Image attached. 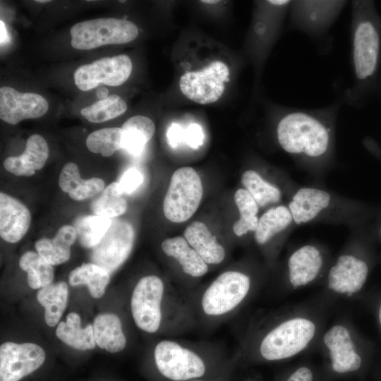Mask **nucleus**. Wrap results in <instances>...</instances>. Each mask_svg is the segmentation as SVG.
<instances>
[{"label":"nucleus","mask_w":381,"mask_h":381,"mask_svg":"<svg viewBox=\"0 0 381 381\" xmlns=\"http://www.w3.org/2000/svg\"><path fill=\"white\" fill-rule=\"evenodd\" d=\"M130 309L136 327L149 334L158 332L166 322L172 334H176L196 321L187 293L169 291L162 279L155 274L138 281L131 295Z\"/></svg>","instance_id":"f03ea898"},{"label":"nucleus","mask_w":381,"mask_h":381,"mask_svg":"<svg viewBox=\"0 0 381 381\" xmlns=\"http://www.w3.org/2000/svg\"><path fill=\"white\" fill-rule=\"evenodd\" d=\"M0 34H1L0 35L1 44H2L8 41L6 26H5L4 23L2 20L0 21Z\"/></svg>","instance_id":"a19ab883"},{"label":"nucleus","mask_w":381,"mask_h":381,"mask_svg":"<svg viewBox=\"0 0 381 381\" xmlns=\"http://www.w3.org/2000/svg\"><path fill=\"white\" fill-rule=\"evenodd\" d=\"M121 128L122 148L134 155H138L143 152L155 131L154 122L142 115L129 118Z\"/></svg>","instance_id":"a878e982"},{"label":"nucleus","mask_w":381,"mask_h":381,"mask_svg":"<svg viewBox=\"0 0 381 381\" xmlns=\"http://www.w3.org/2000/svg\"><path fill=\"white\" fill-rule=\"evenodd\" d=\"M31 215L28 207L16 198L0 193V235L8 243L21 240L30 228Z\"/></svg>","instance_id":"2eb2a0df"},{"label":"nucleus","mask_w":381,"mask_h":381,"mask_svg":"<svg viewBox=\"0 0 381 381\" xmlns=\"http://www.w3.org/2000/svg\"><path fill=\"white\" fill-rule=\"evenodd\" d=\"M202 3H206V4H216V3H219V1H202Z\"/></svg>","instance_id":"37998d69"},{"label":"nucleus","mask_w":381,"mask_h":381,"mask_svg":"<svg viewBox=\"0 0 381 381\" xmlns=\"http://www.w3.org/2000/svg\"><path fill=\"white\" fill-rule=\"evenodd\" d=\"M59 186L74 200L90 198L104 188V181L97 177L82 179L78 167L73 162L66 163L59 176Z\"/></svg>","instance_id":"4be33fe9"},{"label":"nucleus","mask_w":381,"mask_h":381,"mask_svg":"<svg viewBox=\"0 0 381 381\" xmlns=\"http://www.w3.org/2000/svg\"><path fill=\"white\" fill-rule=\"evenodd\" d=\"M241 182L259 207H265L277 203L282 198L280 190L265 181L254 170L246 171L241 176Z\"/></svg>","instance_id":"72a5a7b5"},{"label":"nucleus","mask_w":381,"mask_h":381,"mask_svg":"<svg viewBox=\"0 0 381 381\" xmlns=\"http://www.w3.org/2000/svg\"><path fill=\"white\" fill-rule=\"evenodd\" d=\"M121 128H105L91 133L86 138L87 149L103 157H109L122 148Z\"/></svg>","instance_id":"c9c22d12"},{"label":"nucleus","mask_w":381,"mask_h":381,"mask_svg":"<svg viewBox=\"0 0 381 381\" xmlns=\"http://www.w3.org/2000/svg\"><path fill=\"white\" fill-rule=\"evenodd\" d=\"M368 267L365 261L351 255L339 257L337 264L329 272L328 283L348 281L360 291L366 281Z\"/></svg>","instance_id":"cd10ccee"},{"label":"nucleus","mask_w":381,"mask_h":381,"mask_svg":"<svg viewBox=\"0 0 381 381\" xmlns=\"http://www.w3.org/2000/svg\"><path fill=\"white\" fill-rule=\"evenodd\" d=\"M20 268L27 272V282L30 288L40 289L50 284L54 278L53 266L44 260L37 252H25L20 258Z\"/></svg>","instance_id":"c756f323"},{"label":"nucleus","mask_w":381,"mask_h":381,"mask_svg":"<svg viewBox=\"0 0 381 381\" xmlns=\"http://www.w3.org/2000/svg\"><path fill=\"white\" fill-rule=\"evenodd\" d=\"M161 248L166 255L178 262L185 274L199 278L208 272V265L185 238L175 236L167 238L162 243Z\"/></svg>","instance_id":"a211bd4d"},{"label":"nucleus","mask_w":381,"mask_h":381,"mask_svg":"<svg viewBox=\"0 0 381 381\" xmlns=\"http://www.w3.org/2000/svg\"><path fill=\"white\" fill-rule=\"evenodd\" d=\"M43 348L32 342L6 341L0 346V381H20L44 363Z\"/></svg>","instance_id":"ddd939ff"},{"label":"nucleus","mask_w":381,"mask_h":381,"mask_svg":"<svg viewBox=\"0 0 381 381\" xmlns=\"http://www.w3.org/2000/svg\"><path fill=\"white\" fill-rule=\"evenodd\" d=\"M38 303L44 308V321L49 327H55L66 308L68 286L65 282L52 283L38 290Z\"/></svg>","instance_id":"393cba45"},{"label":"nucleus","mask_w":381,"mask_h":381,"mask_svg":"<svg viewBox=\"0 0 381 381\" xmlns=\"http://www.w3.org/2000/svg\"><path fill=\"white\" fill-rule=\"evenodd\" d=\"M123 194L119 183H111L92 202V211L95 215L109 219L123 214L128 207Z\"/></svg>","instance_id":"2f4dec72"},{"label":"nucleus","mask_w":381,"mask_h":381,"mask_svg":"<svg viewBox=\"0 0 381 381\" xmlns=\"http://www.w3.org/2000/svg\"><path fill=\"white\" fill-rule=\"evenodd\" d=\"M36 1L37 3H47V2H49L50 1L49 0H37Z\"/></svg>","instance_id":"a18cd8bd"},{"label":"nucleus","mask_w":381,"mask_h":381,"mask_svg":"<svg viewBox=\"0 0 381 381\" xmlns=\"http://www.w3.org/2000/svg\"><path fill=\"white\" fill-rule=\"evenodd\" d=\"M190 381H207V380H202V379H198V380H190Z\"/></svg>","instance_id":"de8ad7c7"},{"label":"nucleus","mask_w":381,"mask_h":381,"mask_svg":"<svg viewBox=\"0 0 381 381\" xmlns=\"http://www.w3.org/2000/svg\"><path fill=\"white\" fill-rule=\"evenodd\" d=\"M77 238L73 226H62L53 238L38 239L35 247L37 253L48 263L59 265L67 262L71 257V246Z\"/></svg>","instance_id":"5701e85b"},{"label":"nucleus","mask_w":381,"mask_h":381,"mask_svg":"<svg viewBox=\"0 0 381 381\" xmlns=\"http://www.w3.org/2000/svg\"><path fill=\"white\" fill-rule=\"evenodd\" d=\"M250 289V279L236 270L218 275L202 291L190 297L196 320L217 322L231 316Z\"/></svg>","instance_id":"20e7f679"},{"label":"nucleus","mask_w":381,"mask_h":381,"mask_svg":"<svg viewBox=\"0 0 381 381\" xmlns=\"http://www.w3.org/2000/svg\"><path fill=\"white\" fill-rule=\"evenodd\" d=\"M49 154L45 139L39 134L30 135L24 152L19 156L8 157L4 162L5 169L18 176H31L45 164Z\"/></svg>","instance_id":"dca6fc26"},{"label":"nucleus","mask_w":381,"mask_h":381,"mask_svg":"<svg viewBox=\"0 0 381 381\" xmlns=\"http://www.w3.org/2000/svg\"><path fill=\"white\" fill-rule=\"evenodd\" d=\"M48 109L47 100L39 94L20 92L8 86L0 88V118L9 124L41 117Z\"/></svg>","instance_id":"4468645a"},{"label":"nucleus","mask_w":381,"mask_h":381,"mask_svg":"<svg viewBox=\"0 0 381 381\" xmlns=\"http://www.w3.org/2000/svg\"><path fill=\"white\" fill-rule=\"evenodd\" d=\"M112 219L98 215H85L75 219L73 227L82 246L92 248L102 239Z\"/></svg>","instance_id":"7c9ffc66"},{"label":"nucleus","mask_w":381,"mask_h":381,"mask_svg":"<svg viewBox=\"0 0 381 381\" xmlns=\"http://www.w3.org/2000/svg\"><path fill=\"white\" fill-rule=\"evenodd\" d=\"M343 102L344 95L320 109H281L276 125L279 147L296 157L313 160L325 157L332 147L334 123Z\"/></svg>","instance_id":"7ed1b4c3"},{"label":"nucleus","mask_w":381,"mask_h":381,"mask_svg":"<svg viewBox=\"0 0 381 381\" xmlns=\"http://www.w3.org/2000/svg\"><path fill=\"white\" fill-rule=\"evenodd\" d=\"M377 231H378V233H379V236H380V237L381 238V220H380V222L379 224Z\"/></svg>","instance_id":"c03bdc74"},{"label":"nucleus","mask_w":381,"mask_h":381,"mask_svg":"<svg viewBox=\"0 0 381 381\" xmlns=\"http://www.w3.org/2000/svg\"><path fill=\"white\" fill-rule=\"evenodd\" d=\"M169 145L172 148H176L185 143L184 128L176 123H173L167 131Z\"/></svg>","instance_id":"58836bf2"},{"label":"nucleus","mask_w":381,"mask_h":381,"mask_svg":"<svg viewBox=\"0 0 381 381\" xmlns=\"http://www.w3.org/2000/svg\"><path fill=\"white\" fill-rule=\"evenodd\" d=\"M312 380L311 370L306 367H301L296 370L287 381H312Z\"/></svg>","instance_id":"ea45409f"},{"label":"nucleus","mask_w":381,"mask_h":381,"mask_svg":"<svg viewBox=\"0 0 381 381\" xmlns=\"http://www.w3.org/2000/svg\"><path fill=\"white\" fill-rule=\"evenodd\" d=\"M109 281L110 274L92 262L83 263L71 270L68 275L71 286L86 285L90 295L95 298L103 296Z\"/></svg>","instance_id":"bb28decb"},{"label":"nucleus","mask_w":381,"mask_h":381,"mask_svg":"<svg viewBox=\"0 0 381 381\" xmlns=\"http://www.w3.org/2000/svg\"><path fill=\"white\" fill-rule=\"evenodd\" d=\"M143 179V175L138 169L130 168L124 172L119 183L123 193L130 194L139 188Z\"/></svg>","instance_id":"e433bc0d"},{"label":"nucleus","mask_w":381,"mask_h":381,"mask_svg":"<svg viewBox=\"0 0 381 381\" xmlns=\"http://www.w3.org/2000/svg\"><path fill=\"white\" fill-rule=\"evenodd\" d=\"M315 326L305 318L286 320L271 329L262 339L259 351L267 361L291 357L306 348L315 334Z\"/></svg>","instance_id":"1a4fd4ad"},{"label":"nucleus","mask_w":381,"mask_h":381,"mask_svg":"<svg viewBox=\"0 0 381 381\" xmlns=\"http://www.w3.org/2000/svg\"><path fill=\"white\" fill-rule=\"evenodd\" d=\"M184 238L207 265H218L224 260V247L204 223L192 222L186 227Z\"/></svg>","instance_id":"412c9836"},{"label":"nucleus","mask_w":381,"mask_h":381,"mask_svg":"<svg viewBox=\"0 0 381 381\" xmlns=\"http://www.w3.org/2000/svg\"><path fill=\"white\" fill-rule=\"evenodd\" d=\"M379 320H380V325H381V306H380V310H379Z\"/></svg>","instance_id":"49530a36"},{"label":"nucleus","mask_w":381,"mask_h":381,"mask_svg":"<svg viewBox=\"0 0 381 381\" xmlns=\"http://www.w3.org/2000/svg\"><path fill=\"white\" fill-rule=\"evenodd\" d=\"M126 109V102L119 95L113 94L83 108L80 114L90 122L101 123L119 116Z\"/></svg>","instance_id":"f704fd0d"},{"label":"nucleus","mask_w":381,"mask_h":381,"mask_svg":"<svg viewBox=\"0 0 381 381\" xmlns=\"http://www.w3.org/2000/svg\"><path fill=\"white\" fill-rule=\"evenodd\" d=\"M214 350L204 344L165 339L155 344L153 357L164 377L171 381H190L207 374L209 358Z\"/></svg>","instance_id":"39448f33"},{"label":"nucleus","mask_w":381,"mask_h":381,"mask_svg":"<svg viewBox=\"0 0 381 381\" xmlns=\"http://www.w3.org/2000/svg\"><path fill=\"white\" fill-rule=\"evenodd\" d=\"M348 4L343 0H294L291 1L289 27L320 42L329 32Z\"/></svg>","instance_id":"423d86ee"},{"label":"nucleus","mask_w":381,"mask_h":381,"mask_svg":"<svg viewBox=\"0 0 381 381\" xmlns=\"http://www.w3.org/2000/svg\"><path fill=\"white\" fill-rule=\"evenodd\" d=\"M331 200L328 192L318 188L304 187L293 195L288 208L293 221L297 224H306L315 219L326 209Z\"/></svg>","instance_id":"f3484780"},{"label":"nucleus","mask_w":381,"mask_h":381,"mask_svg":"<svg viewBox=\"0 0 381 381\" xmlns=\"http://www.w3.org/2000/svg\"><path fill=\"white\" fill-rule=\"evenodd\" d=\"M322 265L319 250L313 246H304L295 251L289 258L290 282L296 289L312 282Z\"/></svg>","instance_id":"aec40b11"},{"label":"nucleus","mask_w":381,"mask_h":381,"mask_svg":"<svg viewBox=\"0 0 381 381\" xmlns=\"http://www.w3.org/2000/svg\"><path fill=\"white\" fill-rule=\"evenodd\" d=\"M138 27L130 20L115 18L87 20L70 30L71 46L79 50H90L107 44H120L134 40Z\"/></svg>","instance_id":"0eeeda50"},{"label":"nucleus","mask_w":381,"mask_h":381,"mask_svg":"<svg viewBox=\"0 0 381 381\" xmlns=\"http://www.w3.org/2000/svg\"><path fill=\"white\" fill-rule=\"evenodd\" d=\"M229 69L221 61H214L198 71L183 74L179 80L182 93L189 99L207 104L217 101L222 95L224 83L229 80Z\"/></svg>","instance_id":"9b49d317"},{"label":"nucleus","mask_w":381,"mask_h":381,"mask_svg":"<svg viewBox=\"0 0 381 381\" xmlns=\"http://www.w3.org/2000/svg\"><path fill=\"white\" fill-rule=\"evenodd\" d=\"M185 143L193 149H197L202 145L204 133L198 123H191L184 128Z\"/></svg>","instance_id":"4c0bfd02"},{"label":"nucleus","mask_w":381,"mask_h":381,"mask_svg":"<svg viewBox=\"0 0 381 381\" xmlns=\"http://www.w3.org/2000/svg\"><path fill=\"white\" fill-rule=\"evenodd\" d=\"M202 196L201 179L192 167H183L173 174L163 202L167 219L181 223L190 218Z\"/></svg>","instance_id":"6e6552de"},{"label":"nucleus","mask_w":381,"mask_h":381,"mask_svg":"<svg viewBox=\"0 0 381 381\" xmlns=\"http://www.w3.org/2000/svg\"><path fill=\"white\" fill-rule=\"evenodd\" d=\"M234 201L240 213L239 219L233 225L235 235L241 237L249 231H255L259 220L257 216L259 206L255 199L248 190L240 188L234 194Z\"/></svg>","instance_id":"473e14b6"},{"label":"nucleus","mask_w":381,"mask_h":381,"mask_svg":"<svg viewBox=\"0 0 381 381\" xmlns=\"http://www.w3.org/2000/svg\"><path fill=\"white\" fill-rule=\"evenodd\" d=\"M132 66L131 59L126 54L104 57L79 66L74 73V82L83 91L101 84L119 86L128 80Z\"/></svg>","instance_id":"f8f14e48"},{"label":"nucleus","mask_w":381,"mask_h":381,"mask_svg":"<svg viewBox=\"0 0 381 381\" xmlns=\"http://www.w3.org/2000/svg\"><path fill=\"white\" fill-rule=\"evenodd\" d=\"M96 95L98 98L104 99L107 98L109 95V90L107 87H98L96 90Z\"/></svg>","instance_id":"79ce46f5"},{"label":"nucleus","mask_w":381,"mask_h":381,"mask_svg":"<svg viewBox=\"0 0 381 381\" xmlns=\"http://www.w3.org/2000/svg\"><path fill=\"white\" fill-rule=\"evenodd\" d=\"M55 334L59 340L76 350H92L96 346L92 325L82 327L80 316L75 312L68 313L66 321L59 322Z\"/></svg>","instance_id":"b1692460"},{"label":"nucleus","mask_w":381,"mask_h":381,"mask_svg":"<svg viewBox=\"0 0 381 381\" xmlns=\"http://www.w3.org/2000/svg\"><path fill=\"white\" fill-rule=\"evenodd\" d=\"M96 345L109 353H118L126 346L127 339L120 318L113 313L98 314L94 319Z\"/></svg>","instance_id":"6ab92c4d"},{"label":"nucleus","mask_w":381,"mask_h":381,"mask_svg":"<svg viewBox=\"0 0 381 381\" xmlns=\"http://www.w3.org/2000/svg\"><path fill=\"white\" fill-rule=\"evenodd\" d=\"M351 42L353 83L344 102L361 107L376 95L381 68V16L375 1L353 0Z\"/></svg>","instance_id":"f257e3e1"},{"label":"nucleus","mask_w":381,"mask_h":381,"mask_svg":"<svg viewBox=\"0 0 381 381\" xmlns=\"http://www.w3.org/2000/svg\"><path fill=\"white\" fill-rule=\"evenodd\" d=\"M134 239L135 231L129 222L112 219L102 239L92 248L91 262L111 274L128 259L133 248Z\"/></svg>","instance_id":"9d476101"},{"label":"nucleus","mask_w":381,"mask_h":381,"mask_svg":"<svg viewBox=\"0 0 381 381\" xmlns=\"http://www.w3.org/2000/svg\"><path fill=\"white\" fill-rule=\"evenodd\" d=\"M293 218L288 208L284 205H278L267 210L258 220L255 232V240L262 245L268 242L273 236L288 227Z\"/></svg>","instance_id":"c85d7f7f"}]
</instances>
